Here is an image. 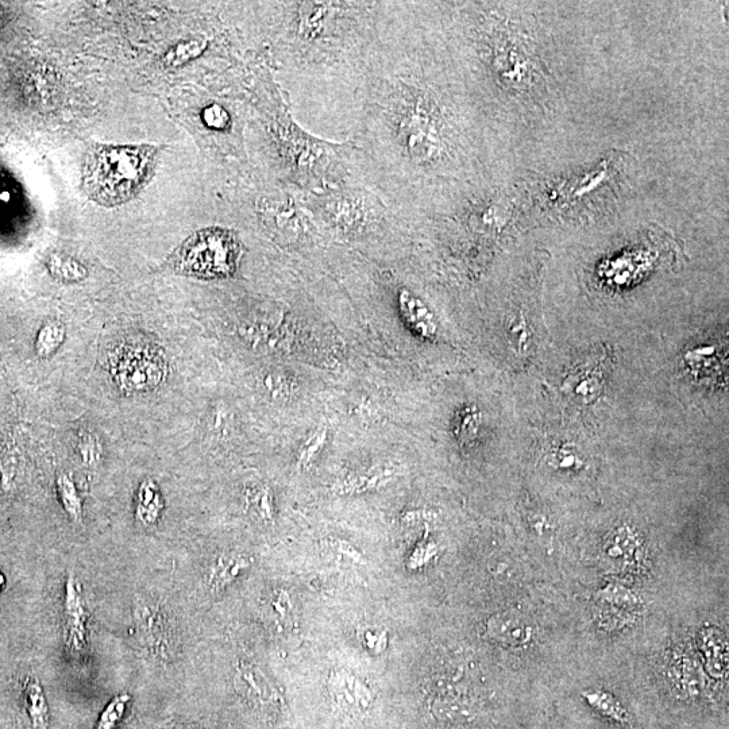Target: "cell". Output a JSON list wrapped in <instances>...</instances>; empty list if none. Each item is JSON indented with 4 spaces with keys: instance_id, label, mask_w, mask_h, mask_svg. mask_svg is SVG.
<instances>
[{
    "instance_id": "6da1fadb",
    "label": "cell",
    "mask_w": 729,
    "mask_h": 729,
    "mask_svg": "<svg viewBox=\"0 0 729 729\" xmlns=\"http://www.w3.org/2000/svg\"><path fill=\"white\" fill-rule=\"evenodd\" d=\"M426 3L389 2L351 96L362 177L404 216L426 214L468 165V117L430 40Z\"/></svg>"
},
{
    "instance_id": "7a4b0ae2",
    "label": "cell",
    "mask_w": 729,
    "mask_h": 729,
    "mask_svg": "<svg viewBox=\"0 0 729 729\" xmlns=\"http://www.w3.org/2000/svg\"><path fill=\"white\" fill-rule=\"evenodd\" d=\"M384 0H287L264 7L269 57L287 77L341 80L356 90L380 34Z\"/></svg>"
},
{
    "instance_id": "3957f363",
    "label": "cell",
    "mask_w": 729,
    "mask_h": 729,
    "mask_svg": "<svg viewBox=\"0 0 729 729\" xmlns=\"http://www.w3.org/2000/svg\"><path fill=\"white\" fill-rule=\"evenodd\" d=\"M258 81V125L270 181L299 195L365 185L353 141L323 140L304 129L270 69H262Z\"/></svg>"
},
{
    "instance_id": "277c9868",
    "label": "cell",
    "mask_w": 729,
    "mask_h": 729,
    "mask_svg": "<svg viewBox=\"0 0 729 729\" xmlns=\"http://www.w3.org/2000/svg\"><path fill=\"white\" fill-rule=\"evenodd\" d=\"M299 198L323 239L377 245L399 238L408 227L404 216L366 185H343Z\"/></svg>"
},
{
    "instance_id": "5b68a950",
    "label": "cell",
    "mask_w": 729,
    "mask_h": 729,
    "mask_svg": "<svg viewBox=\"0 0 729 729\" xmlns=\"http://www.w3.org/2000/svg\"><path fill=\"white\" fill-rule=\"evenodd\" d=\"M157 157L158 149L152 145H96L84 161V191L106 207L129 202L148 184Z\"/></svg>"
},
{
    "instance_id": "8992f818",
    "label": "cell",
    "mask_w": 729,
    "mask_h": 729,
    "mask_svg": "<svg viewBox=\"0 0 729 729\" xmlns=\"http://www.w3.org/2000/svg\"><path fill=\"white\" fill-rule=\"evenodd\" d=\"M250 208L266 237L289 252L315 249L323 239L299 195L269 179Z\"/></svg>"
},
{
    "instance_id": "52a82bcc",
    "label": "cell",
    "mask_w": 729,
    "mask_h": 729,
    "mask_svg": "<svg viewBox=\"0 0 729 729\" xmlns=\"http://www.w3.org/2000/svg\"><path fill=\"white\" fill-rule=\"evenodd\" d=\"M238 234L225 227L196 231L181 246L175 257L176 269L202 279H221L237 272L242 258Z\"/></svg>"
},
{
    "instance_id": "ba28073f",
    "label": "cell",
    "mask_w": 729,
    "mask_h": 729,
    "mask_svg": "<svg viewBox=\"0 0 729 729\" xmlns=\"http://www.w3.org/2000/svg\"><path fill=\"white\" fill-rule=\"evenodd\" d=\"M133 621L142 646L154 657L167 659L171 654V630L160 605L140 597L134 601Z\"/></svg>"
},
{
    "instance_id": "9c48e42d",
    "label": "cell",
    "mask_w": 729,
    "mask_h": 729,
    "mask_svg": "<svg viewBox=\"0 0 729 729\" xmlns=\"http://www.w3.org/2000/svg\"><path fill=\"white\" fill-rule=\"evenodd\" d=\"M164 365L160 354L149 349L126 347L115 361V374L123 388L141 391L160 383Z\"/></svg>"
},
{
    "instance_id": "30bf717a",
    "label": "cell",
    "mask_w": 729,
    "mask_h": 729,
    "mask_svg": "<svg viewBox=\"0 0 729 729\" xmlns=\"http://www.w3.org/2000/svg\"><path fill=\"white\" fill-rule=\"evenodd\" d=\"M387 283V281H385ZM391 288L393 302L401 318L411 330L428 341L437 338L438 322L426 300L411 288L410 285L392 280L387 284Z\"/></svg>"
},
{
    "instance_id": "8fae6325",
    "label": "cell",
    "mask_w": 729,
    "mask_h": 729,
    "mask_svg": "<svg viewBox=\"0 0 729 729\" xmlns=\"http://www.w3.org/2000/svg\"><path fill=\"white\" fill-rule=\"evenodd\" d=\"M329 690L337 707L351 716L364 715L374 702L372 689L347 670L331 671Z\"/></svg>"
},
{
    "instance_id": "7c38bea8",
    "label": "cell",
    "mask_w": 729,
    "mask_h": 729,
    "mask_svg": "<svg viewBox=\"0 0 729 729\" xmlns=\"http://www.w3.org/2000/svg\"><path fill=\"white\" fill-rule=\"evenodd\" d=\"M64 639L72 653H83L87 647V611L84 607L81 586L73 572L65 581Z\"/></svg>"
},
{
    "instance_id": "4fadbf2b",
    "label": "cell",
    "mask_w": 729,
    "mask_h": 729,
    "mask_svg": "<svg viewBox=\"0 0 729 729\" xmlns=\"http://www.w3.org/2000/svg\"><path fill=\"white\" fill-rule=\"evenodd\" d=\"M234 688L246 701L257 708L276 707L279 693L268 677L252 663L241 662L235 667Z\"/></svg>"
},
{
    "instance_id": "5bb4252c",
    "label": "cell",
    "mask_w": 729,
    "mask_h": 729,
    "mask_svg": "<svg viewBox=\"0 0 729 729\" xmlns=\"http://www.w3.org/2000/svg\"><path fill=\"white\" fill-rule=\"evenodd\" d=\"M486 635L505 646L520 647L530 642L532 627L516 613H496L486 621Z\"/></svg>"
},
{
    "instance_id": "9a60e30c",
    "label": "cell",
    "mask_w": 729,
    "mask_h": 729,
    "mask_svg": "<svg viewBox=\"0 0 729 729\" xmlns=\"http://www.w3.org/2000/svg\"><path fill=\"white\" fill-rule=\"evenodd\" d=\"M396 476V470L388 466H377L360 473H351L349 476L339 478L335 484V492L339 495H360V493L374 491L387 485Z\"/></svg>"
},
{
    "instance_id": "2e32d148",
    "label": "cell",
    "mask_w": 729,
    "mask_h": 729,
    "mask_svg": "<svg viewBox=\"0 0 729 729\" xmlns=\"http://www.w3.org/2000/svg\"><path fill=\"white\" fill-rule=\"evenodd\" d=\"M252 566V558L238 553L223 554L216 558L207 576V585L212 592H219L233 584Z\"/></svg>"
},
{
    "instance_id": "e0dca14e",
    "label": "cell",
    "mask_w": 729,
    "mask_h": 729,
    "mask_svg": "<svg viewBox=\"0 0 729 729\" xmlns=\"http://www.w3.org/2000/svg\"><path fill=\"white\" fill-rule=\"evenodd\" d=\"M200 123L208 133L219 137H230L237 129V118L226 104L219 100H210L200 108Z\"/></svg>"
},
{
    "instance_id": "ac0fdd59",
    "label": "cell",
    "mask_w": 729,
    "mask_h": 729,
    "mask_svg": "<svg viewBox=\"0 0 729 729\" xmlns=\"http://www.w3.org/2000/svg\"><path fill=\"white\" fill-rule=\"evenodd\" d=\"M23 711L29 719L32 729H48L49 707L46 701L44 689L37 680H29L23 689Z\"/></svg>"
},
{
    "instance_id": "d6986e66",
    "label": "cell",
    "mask_w": 729,
    "mask_h": 729,
    "mask_svg": "<svg viewBox=\"0 0 729 729\" xmlns=\"http://www.w3.org/2000/svg\"><path fill=\"white\" fill-rule=\"evenodd\" d=\"M214 40L208 36H198L189 38L173 46L167 54H165L164 61L169 67H184L189 63H194L196 60L202 59L212 49Z\"/></svg>"
},
{
    "instance_id": "ffe728a7",
    "label": "cell",
    "mask_w": 729,
    "mask_h": 729,
    "mask_svg": "<svg viewBox=\"0 0 729 729\" xmlns=\"http://www.w3.org/2000/svg\"><path fill=\"white\" fill-rule=\"evenodd\" d=\"M638 550V536L630 527H620L613 531L604 547V553L608 559L621 563L634 561Z\"/></svg>"
},
{
    "instance_id": "44dd1931",
    "label": "cell",
    "mask_w": 729,
    "mask_h": 729,
    "mask_svg": "<svg viewBox=\"0 0 729 729\" xmlns=\"http://www.w3.org/2000/svg\"><path fill=\"white\" fill-rule=\"evenodd\" d=\"M600 601L607 615L616 613L621 619H626V615L628 617L630 613L634 612L639 604L634 594L619 585H611L604 589L600 593Z\"/></svg>"
},
{
    "instance_id": "7402d4cb",
    "label": "cell",
    "mask_w": 729,
    "mask_h": 729,
    "mask_svg": "<svg viewBox=\"0 0 729 729\" xmlns=\"http://www.w3.org/2000/svg\"><path fill=\"white\" fill-rule=\"evenodd\" d=\"M585 698L590 707L599 711L601 715L619 721V723H627V712L612 694L603 692V690H593V692L585 693Z\"/></svg>"
},
{
    "instance_id": "603a6c76",
    "label": "cell",
    "mask_w": 729,
    "mask_h": 729,
    "mask_svg": "<svg viewBox=\"0 0 729 729\" xmlns=\"http://www.w3.org/2000/svg\"><path fill=\"white\" fill-rule=\"evenodd\" d=\"M601 391H603V381H601V377L597 376L594 372H585L580 374V377H577L576 380H574L572 387L574 399L581 401V403L584 404L596 401L597 397L600 396Z\"/></svg>"
},
{
    "instance_id": "cb8c5ba5",
    "label": "cell",
    "mask_w": 729,
    "mask_h": 729,
    "mask_svg": "<svg viewBox=\"0 0 729 729\" xmlns=\"http://www.w3.org/2000/svg\"><path fill=\"white\" fill-rule=\"evenodd\" d=\"M59 493L65 511L71 516L73 522L80 523L83 520V505H81L79 492L71 477L61 476L59 478Z\"/></svg>"
},
{
    "instance_id": "d4e9b609",
    "label": "cell",
    "mask_w": 729,
    "mask_h": 729,
    "mask_svg": "<svg viewBox=\"0 0 729 729\" xmlns=\"http://www.w3.org/2000/svg\"><path fill=\"white\" fill-rule=\"evenodd\" d=\"M327 435H329V430L323 427L319 428L318 431H315L308 438V441L300 449L299 457H297V466H299V469L306 470L311 468L316 458L322 453L324 446H326Z\"/></svg>"
},
{
    "instance_id": "484cf974",
    "label": "cell",
    "mask_w": 729,
    "mask_h": 729,
    "mask_svg": "<svg viewBox=\"0 0 729 729\" xmlns=\"http://www.w3.org/2000/svg\"><path fill=\"white\" fill-rule=\"evenodd\" d=\"M482 423L481 412L477 407H468L462 412L457 428V438L461 445H472L478 437Z\"/></svg>"
},
{
    "instance_id": "4316f807",
    "label": "cell",
    "mask_w": 729,
    "mask_h": 729,
    "mask_svg": "<svg viewBox=\"0 0 729 729\" xmlns=\"http://www.w3.org/2000/svg\"><path fill=\"white\" fill-rule=\"evenodd\" d=\"M162 508L160 495L152 484H144L141 489L140 504H138L137 515L144 523H154Z\"/></svg>"
},
{
    "instance_id": "83f0119b",
    "label": "cell",
    "mask_w": 729,
    "mask_h": 729,
    "mask_svg": "<svg viewBox=\"0 0 729 729\" xmlns=\"http://www.w3.org/2000/svg\"><path fill=\"white\" fill-rule=\"evenodd\" d=\"M508 338L511 345L520 354H527L532 345V331L530 324L522 314L516 315L511 320L508 329Z\"/></svg>"
},
{
    "instance_id": "f1b7e54d",
    "label": "cell",
    "mask_w": 729,
    "mask_h": 729,
    "mask_svg": "<svg viewBox=\"0 0 729 729\" xmlns=\"http://www.w3.org/2000/svg\"><path fill=\"white\" fill-rule=\"evenodd\" d=\"M249 504L257 513L258 518L264 522H272L275 516V505H273V493L268 486L254 489L249 493Z\"/></svg>"
},
{
    "instance_id": "f546056e",
    "label": "cell",
    "mask_w": 729,
    "mask_h": 729,
    "mask_svg": "<svg viewBox=\"0 0 729 729\" xmlns=\"http://www.w3.org/2000/svg\"><path fill=\"white\" fill-rule=\"evenodd\" d=\"M130 701V696L122 694V696L115 697L110 704L107 705L106 709L100 716L98 729H114L115 725L122 720L123 715L126 712L127 702Z\"/></svg>"
},
{
    "instance_id": "4dcf8cb0",
    "label": "cell",
    "mask_w": 729,
    "mask_h": 729,
    "mask_svg": "<svg viewBox=\"0 0 729 729\" xmlns=\"http://www.w3.org/2000/svg\"><path fill=\"white\" fill-rule=\"evenodd\" d=\"M553 464L562 470H578L584 466V459L573 446H561L555 449Z\"/></svg>"
},
{
    "instance_id": "1f68e13d",
    "label": "cell",
    "mask_w": 729,
    "mask_h": 729,
    "mask_svg": "<svg viewBox=\"0 0 729 729\" xmlns=\"http://www.w3.org/2000/svg\"><path fill=\"white\" fill-rule=\"evenodd\" d=\"M270 612L277 623H288L292 616L291 596L285 590H277L269 600Z\"/></svg>"
},
{
    "instance_id": "d6a6232c",
    "label": "cell",
    "mask_w": 729,
    "mask_h": 729,
    "mask_svg": "<svg viewBox=\"0 0 729 729\" xmlns=\"http://www.w3.org/2000/svg\"><path fill=\"white\" fill-rule=\"evenodd\" d=\"M361 640L364 646L374 654L381 653L388 646V635L384 631L365 630L361 634Z\"/></svg>"
},
{
    "instance_id": "836d02e7",
    "label": "cell",
    "mask_w": 729,
    "mask_h": 729,
    "mask_svg": "<svg viewBox=\"0 0 729 729\" xmlns=\"http://www.w3.org/2000/svg\"><path fill=\"white\" fill-rule=\"evenodd\" d=\"M330 546L335 553L341 554L342 557L349 558L354 562H364V557H362L360 551L353 545H350L349 542H346V540L338 538L330 539Z\"/></svg>"
}]
</instances>
